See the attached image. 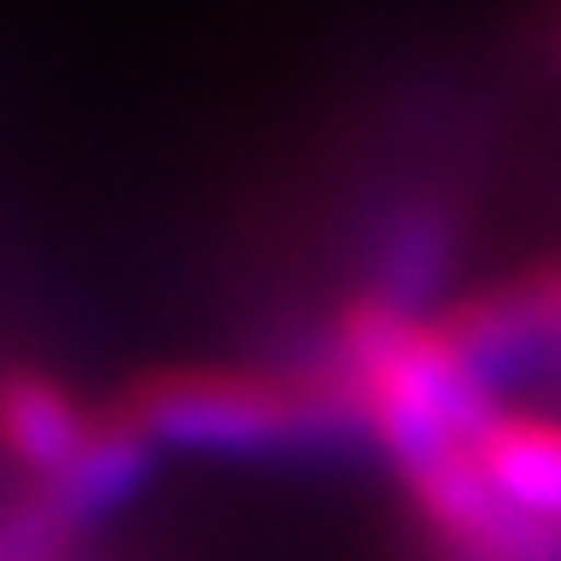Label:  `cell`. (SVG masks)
<instances>
[{"instance_id":"obj_1","label":"cell","mask_w":561,"mask_h":561,"mask_svg":"<svg viewBox=\"0 0 561 561\" xmlns=\"http://www.w3.org/2000/svg\"><path fill=\"white\" fill-rule=\"evenodd\" d=\"M346 389H305L275 377H233V370H180L138 394L144 431H168L185 443H270L293 436Z\"/></svg>"},{"instance_id":"obj_2","label":"cell","mask_w":561,"mask_h":561,"mask_svg":"<svg viewBox=\"0 0 561 561\" xmlns=\"http://www.w3.org/2000/svg\"><path fill=\"white\" fill-rule=\"evenodd\" d=\"M460 448L478 484L538 538H561V419L531 407H484L466 419Z\"/></svg>"},{"instance_id":"obj_3","label":"cell","mask_w":561,"mask_h":561,"mask_svg":"<svg viewBox=\"0 0 561 561\" xmlns=\"http://www.w3.org/2000/svg\"><path fill=\"white\" fill-rule=\"evenodd\" d=\"M0 436H7V448H19L31 466H43V472H72V466L96 448L84 431V419L72 412V400L43 377L0 382Z\"/></svg>"}]
</instances>
